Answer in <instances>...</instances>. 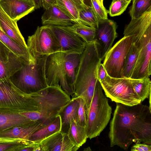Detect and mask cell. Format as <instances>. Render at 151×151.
<instances>
[{
  "instance_id": "obj_1",
  "label": "cell",
  "mask_w": 151,
  "mask_h": 151,
  "mask_svg": "<svg viewBox=\"0 0 151 151\" xmlns=\"http://www.w3.org/2000/svg\"><path fill=\"white\" fill-rule=\"evenodd\" d=\"M141 103L129 106L116 103L110 124V146L127 150L137 141L151 144V112Z\"/></svg>"
},
{
  "instance_id": "obj_2",
  "label": "cell",
  "mask_w": 151,
  "mask_h": 151,
  "mask_svg": "<svg viewBox=\"0 0 151 151\" xmlns=\"http://www.w3.org/2000/svg\"><path fill=\"white\" fill-rule=\"evenodd\" d=\"M124 36L132 35L138 52L131 78L149 77L151 74V8L126 25Z\"/></svg>"
},
{
  "instance_id": "obj_3",
  "label": "cell",
  "mask_w": 151,
  "mask_h": 151,
  "mask_svg": "<svg viewBox=\"0 0 151 151\" xmlns=\"http://www.w3.org/2000/svg\"><path fill=\"white\" fill-rule=\"evenodd\" d=\"M101 61L94 42L87 44L81 55L72 96L80 97L83 99L87 111L93 97L98 80V69Z\"/></svg>"
},
{
  "instance_id": "obj_4",
  "label": "cell",
  "mask_w": 151,
  "mask_h": 151,
  "mask_svg": "<svg viewBox=\"0 0 151 151\" xmlns=\"http://www.w3.org/2000/svg\"><path fill=\"white\" fill-rule=\"evenodd\" d=\"M81 55L58 52L49 55L45 67L48 86H60L65 93L72 96Z\"/></svg>"
},
{
  "instance_id": "obj_5",
  "label": "cell",
  "mask_w": 151,
  "mask_h": 151,
  "mask_svg": "<svg viewBox=\"0 0 151 151\" xmlns=\"http://www.w3.org/2000/svg\"><path fill=\"white\" fill-rule=\"evenodd\" d=\"M112 111L108 100L104 95L100 82L98 80L87 111L88 138L91 139L100 135L109 122Z\"/></svg>"
},
{
  "instance_id": "obj_6",
  "label": "cell",
  "mask_w": 151,
  "mask_h": 151,
  "mask_svg": "<svg viewBox=\"0 0 151 151\" xmlns=\"http://www.w3.org/2000/svg\"><path fill=\"white\" fill-rule=\"evenodd\" d=\"M48 55L40 57L33 63L24 64L21 69L10 78L14 84L28 94L48 86L45 73V62Z\"/></svg>"
},
{
  "instance_id": "obj_7",
  "label": "cell",
  "mask_w": 151,
  "mask_h": 151,
  "mask_svg": "<svg viewBox=\"0 0 151 151\" xmlns=\"http://www.w3.org/2000/svg\"><path fill=\"white\" fill-rule=\"evenodd\" d=\"M34 110L29 94L18 88L10 78L0 80V111L19 113Z\"/></svg>"
},
{
  "instance_id": "obj_8",
  "label": "cell",
  "mask_w": 151,
  "mask_h": 151,
  "mask_svg": "<svg viewBox=\"0 0 151 151\" xmlns=\"http://www.w3.org/2000/svg\"><path fill=\"white\" fill-rule=\"evenodd\" d=\"M100 82L106 96L112 101L129 106L142 102L133 90L130 78H113L107 74Z\"/></svg>"
},
{
  "instance_id": "obj_9",
  "label": "cell",
  "mask_w": 151,
  "mask_h": 151,
  "mask_svg": "<svg viewBox=\"0 0 151 151\" xmlns=\"http://www.w3.org/2000/svg\"><path fill=\"white\" fill-rule=\"evenodd\" d=\"M27 45L35 60L40 56L59 52L57 41L49 25L38 26L34 33L28 37Z\"/></svg>"
},
{
  "instance_id": "obj_10",
  "label": "cell",
  "mask_w": 151,
  "mask_h": 151,
  "mask_svg": "<svg viewBox=\"0 0 151 151\" xmlns=\"http://www.w3.org/2000/svg\"><path fill=\"white\" fill-rule=\"evenodd\" d=\"M132 43V35L124 36L107 52L102 64L109 76L123 78L122 73L125 58Z\"/></svg>"
},
{
  "instance_id": "obj_11",
  "label": "cell",
  "mask_w": 151,
  "mask_h": 151,
  "mask_svg": "<svg viewBox=\"0 0 151 151\" xmlns=\"http://www.w3.org/2000/svg\"><path fill=\"white\" fill-rule=\"evenodd\" d=\"M57 41L59 52L81 54L87 44L78 35L65 27L49 25Z\"/></svg>"
},
{
  "instance_id": "obj_12",
  "label": "cell",
  "mask_w": 151,
  "mask_h": 151,
  "mask_svg": "<svg viewBox=\"0 0 151 151\" xmlns=\"http://www.w3.org/2000/svg\"><path fill=\"white\" fill-rule=\"evenodd\" d=\"M117 27L116 23L112 20L107 19L99 22L94 42L101 61L104 60L118 36Z\"/></svg>"
},
{
  "instance_id": "obj_13",
  "label": "cell",
  "mask_w": 151,
  "mask_h": 151,
  "mask_svg": "<svg viewBox=\"0 0 151 151\" xmlns=\"http://www.w3.org/2000/svg\"><path fill=\"white\" fill-rule=\"evenodd\" d=\"M0 5L10 18L17 21L36 9L33 1L28 0H0Z\"/></svg>"
},
{
  "instance_id": "obj_14",
  "label": "cell",
  "mask_w": 151,
  "mask_h": 151,
  "mask_svg": "<svg viewBox=\"0 0 151 151\" xmlns=\"http://www.w3.org/2000/svg\"><path fill=\"white\" fill-rule=\"evenodd\" d=\"M24 64L18 56L5 46L0 54V80L10 78Z\"/></svg>"
},
{
  "instance_id": "obj_15",
  "label": "cell",
  "mask_w": 151,
  "mask_h": 151,
  "mask_svg": "<svg viewBox=\"0 0 151 151\" xmlns=\"http://www.w3.org/2000/svg\"><path fill=\"white\" fill-rule=\"evenodd\" d=\"M76 22L57 4L45 9L41 17L43 25L68 27L73 25Z\"/></svg>"
},
{
  "instance_id": "obj_16",
  "label": "cell",
  "mask_w": 151,
  "mask_h": 151,
  "mask_svg": "<svg viewBox=\"0 0 151 151\" xmlns=\"http://www.w3.org/2000/svg\"><path fill=\"white\" fill-rule=\"evenodd\" d=\"M42 151H76L79 148L75 146L67 133L57 132L40 143Z\"/></svg>"
},
{
  "instance_id": "obj_17",
  "label": "cell",
  "mask_w": 151,
  "mask_h": 151,
  "mask_svg": "<svg viewBox=\"0 0 151 151\" xmlns=\"http://www.w3.org/2000/svg\"><path fill=\"white\" fill-rule=\"evenodd\" d=\"M17 22L10 18L3 11L0 5L1 30L17 43L27 48L24 38L18 27Z\"/></svg>"
},
{
  "instance_id": "obj_18",
  "label": "cell",
  "mask_w": 151,
  "mask_h": 151,
  "mask_svg": "<svg viewBox=\"0 0 151 151\" xmlns=\"http://www.w3.org/2000/svg\"><path fill=\"white\" fill-rule=\"evenodd\" d=\"M61 119L58 115L48 124L40 128L30 135L27 140L33 144H39L53 134L61 131Z\"/></svg>"
},
{
  "instance_id": "obj_19",
  "label": "cell",
  "mask_w": 151,
  "mask_h": 151,
  "mask_svg": "<svg viewBox=\"0 0 151 151\" xmlns=\"http://www.w3.org/2000/svg\"><path fill=\"white\" fill-rule=\"evenodd\" d=\"M36 123L19 112L0 111V132L15 126L30 125Z\"/></svg>"
},
{
  "instance_id": "obj_20",
  "label": "cell",
  "mask_w": 151,
  "mask_h": 151,
  "mask_svg": "<svg viewBox=\"0 0 151 151\" xmlns=\"http://www.w3.org/2000/svg\"><path fill=\"white\" fill-rule=\"evenodd\" d=\"M0 41L11 51L18 56L24 64L35 62L28 48L23 47L15 42L0 29Z\"/></svg>"
},
{
  "instance_id": "obj_21",
  "label": "cell",
  "mask_w": 151,
  "mask_h": 151,
  "mask_svg": "<svg viewBox=\"0 0 151 151\" xmlns=\"http://www.w3.org/2000/svg\"><path fill=\"white\" fill-rule=\"evenodd\" d=\"M79 106L77 97H72L59 111L58 115L61 118V132L67 133L71 120L76 119Z\"/></svg>"
},
{
  "instance_id": "obj_22",
  "label": "cell",
  "mask_w": 151,
  "mask_h": 151,
  "mask_svg": "<svg viewBox=\"0 0 151 151\" xmlns=\"http://www.w3.org/2000/svg\"><path fill=\"white\" fill-rule=\"evenodd\" d=\"M43 126L44 125L42 123L37 122L30 125L15 126L0 132V137L21 139L28 140L27 138L30 135Z\"/></svg>"
},
{
  "instance_id": "obj_23",
  "label": "cell",
  "mask_w": 151,
  "mask_h": 151,
  "mask_svg": "<svg viewBox=\"0 0 151 151\" xmlns=\"http://www.w3.org/2000/svg\"><path fill=\"white\" fill-rule=\"evenodd\" d=\"M67 134L72 143L79 148L86 142L88 138L87 128L80 125L74 119L70 122Z\"/></svg>"
},
{
  "instance_id": "obj_24",
  "label": "cell",
  "mask_w": 151,
  "mask_h": 151,
  "mask_svg": "<svg viewBox=\"0 0 151 151\" xmlns=\"http://www.w3.org/2000/svg\"><path fill=\"white\" fill-rule=\"evenodd\" d=\"M130 80L135 93L142 102L149 98L151 93V81L149 77Z\"/></svg>"
},
{
  "instance_id": "obj_25",
  "label": "cell",
  "mask_w": 151,
  "mask_h": 151,
  "mask_svg": "<svg viewBox=\"0 0 151 151\" xmlns=\"http://www.w3.org/2000/svg\"><path fill=\"white\" fill-rule=\"evenodd\" d=\"M67 29L77 34L87 44L94 41L96 29L87 26L78 21L73 25L65 27Z\"/></svg>"
},
{
  "instance_id": "obj_26",
  "label": "cell",
  "mask_w": 151,
  "mask_h": 151,
  "mask_svg": "<svg viewBox=\"0 0 151 151\" xmlns=\"http://www.w3.org/2000/svg\"><path fill=\"white\" fill-rule=\"evenodd\" d=\"M78 21L96 29L98 27L99 22L91 6L84 3L79 9Z\"/></svg>"
},
{
  "instance_id": "obj_27",
  "label": "cell",
  "mask_w": 151,
  "mask_h": 151,
  "mask_svg": "<svg viewBox=\"0 0 151 151\" xmlns=\"http://www.w3.org/2000/svg\"><path fill=\"white\" fill-rule=\"evenodd\" d=\"M138 55L137 49L132 43L125 58L122 73L123 78H130L137 60Z\"/></svg>"
},
{
  "instance_id": "obj_28",
  "label": "cell",
  "mask_w": 151,
  "mask_h": 151,
  "mask_svg": "<svg viewBox=\"0 0 151 151\" xmlns=\"http://www.w3.org/2000/svg\"><path fill=\"white\" fill-rule=\"evenodd\" d=\"M129 11L131 19L137 18L151 8V0H132Z\"/></svg>"
},
{
  "instance_id": "obj_29",
  "label": "cell",
  "mask_w": 151,
  "mask_h": 151,
  "mask_svg": "<svg viewBox=\"0 0 151 151\" xmlns=\"http://www.w3.org/2000/svg\"><path fill=\"white\" fill-rule=\"evenodd\" d=\"M57 4L63 9L74 20L78 21L79 9L73 0H57Z\"/></svg>"
},
{
  "instance_id": "obj_30",
  "label": "cell",
  "mask_w": 151,
  "mask_h": 151,
  "mask_svg": "<svg viewBox=\"0 0 151 151\" xmlns=\"http://www.w3.org/2000/svg\"><path fill=\"white\" fill-rule=\"evenodd\" d=\"M132 0H112L108 11L110 16L114 17L122 14Z\"/></svg>"
},
{
  "instance_id": "obj_31",
  "label": "cell",
  "mask_w": 151,
  "mask_h": 151,
  "mask_svg": "<svg viewBox=\"0 0 151 151\" xmlns=\"http://www.w3.org/2000/svg\"><path fill=\"white\" fill-rule=\"evenodd\" d=\"M79 103L76 121L81 126L87 128V111L83 99L77 97Z\"/></svg>"
},
{
  "instance_id": "obj_32",
  "label": "cell",
  "mask_w": 151,
  "mask_h": 151,
  "mask_svg": "<svg viewBox=\"0 0 151 151\" xmlns=\"http://www.w3.org/2000/svg\"><path fill=\"white\" fill-rule=\"evenodd\" d=\"M91 6L99 21L108 19V11L97 0H90Z\"/></svg>"
},
{
  "instance_id": "obj_33",
  "label": "cell",
  "mask_w": 151,
  "mask_h": 151,
  "mask_svg": "<svg viewBox=\"0 0 151 151\" xmlns=\"http://www.w3.org/2000/svg\"><path fill=\"white\" fill-rule=\"evenodd\" d=\"M23 143L28 145L31 144L29 141L25 139L0 137V143Z\"/></svg>"
},
{
  "instance_id": "obj_34",
  "label": "cell",
  "mask_w": 151,
  "mask_h": 151,
  "mask_svg": "<svg viewBox=\"0 0 151 151\" xmlns=\"http://www.w3.org/2000/svg\"><path fill=\"white\" fill-rule=\"evenodd\" d=\"M132 151H151V146L147 144L141 143V142L137 141L136 144L131 147Z\"/></svg>"
},
{
  "instance_id": "obj_35",
  "label": "cell",
  "mask_w": 151,
  "mask_h": 151,
  "mask_svg": "<svg viewBox=\"0 0 151 151\" xmlns=\"http://www.w3.org/2000/svg\"><path fill=\"white\" fill-rule=\"evenodd\" d=\"M20 143H0V151H13V149Z\"/></svg>"
},
{
  "instance_id": "obj_36",
  "label": "cell",
  "mask_w": 151,
  "mask_h": 151,
  "mask_svg": "<svg viewBox=\"0 0 151 151\" xmlns=\"http://www.w3.org/2000/svg\"><path fill=\"white\" fill-rule=\"evenodd\" d=\"M107 74L102 63L100 64L97 72V78L100 82L103 81Z\"/></svg>"
},
{
  "instance_id": "obj_37",
  "label": "cell",
  "mask_w": 151,
  "mask_h": 151,
  "mask_svg": "<svg viewBox=\"0 0 151 151\" xmlns=\"http://www.w3.org/2000/svg\"><path fill=\"white\" fill-rule=\"evenodd\" d=\"M42 7L45 10L50 6L56 5L57 0H42Z\"/></svg>"
},
{
  "instance_id": "obj_38",
  "label": "cell",
  "mask_w": 151,
  "mask_h": 151,
  "mask_svg": "<svg viewBox=\"0 0 151 151\" xmlns=\"http://www.w3.org/2000/svg\"><path fill=\"white\" fill-rule=\"evenodd\" d=\"M35 6L36 9H40L42 7V0H32Z\"/></svg>"
},
{
  "instance_id": "obj_39",
  "label": "cell",
  "mask_w": 151,
  "mask_h": 151,
  "mask_svg": "<svg viewBox=\"0 0 151 151\" xmlns=\"http://www.w3.org/2000/svg\"><path fill=\"white\" fill-rule=\"evenodd\" d=\"M77 5L79 9L82 4L84 3L83 0H73Z\"/></svg>"
},
{
  "instance_id": "obj_40",
  "label": "cell",
  "mask_w": 151,
  "mask_h": 151,
  "mask_svg": "<svg viewBox=\"0 0 151 151\" xmlns=\"http://www.w3.org/2000/svg\"><path fill=\"white\" fill-rule=\"evenodd\" d=\"M83 3L86 5L91 6L90 0H83Z\"/></svg>"
},
{
  "instance_id": "obj_41",
  "label": "cell",
  "mask_w": 151,
  "mask_h": 151,
  "mask_svg": "<svg viewBox=\"0 0 151 151\" xmlns=\"http://www.w3.org/2000/svg\"><path fill=\"white\" fill-rule=\"evenodd\" d=\"M5 46V45L0 41V54Z\"/></svg>"
},
{
  "instance_id": "obj_42",
  "label": "cell",
  "mask_w": 151,
  "mask_h": 151,
  "mask_svg": "<svg viewBox=\"0 0 151 151\" xmlns=\"http://www.w3.org/2000/svg\"><path fill=\"white\" fill-rule=\"evenodd\" d=\"M102 5H103V0H97Z\"/></svg>"
},
{
  "instance_id": "obj_43",
  "label": "cell",
  "mask_w": 151,
  "mask_h": 151,
  "mask_svg": "<svg viewBox=\"0 0 151 151\" xmlns=\"http://www.w3.org/2000/svg\"><path fill=\"white\" fill-rule=\"evenodd\" d=\"M30 0V1H32V0Z\"/></svg>"
},
{
  "instance_id": "obj_44",
  "label": "cell",
  "mask_w": 151,
  "mask_h": 151,
  "mask_svg": "<svg viewBox=\"0 0 151 151\" xmlns=\"http://www.w3.org/2000/svg\"></svg>"
}]
</instances>
